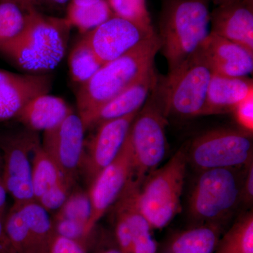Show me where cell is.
Wrapping results in <instances>:
<instances>
[{
	"instance_id": "ab89813d",
	"label": "cell",
	"mask_w": 253,
	"mask_h": 253,
	"mask_svg": "<svg viewBox=\"0 0 253 253\" xmlns=\"http://www.w3.org/2000/svg\"><path fill=\"white\" fill-rule=\"evenodd\" d=\"M71 0H33L35 7L39 5L45 4L49 6H61L66 4L68 1Z\"/></svg>"
},
{
	"instance_id": "7bdbcfd3",
	"label": "cell",
	"mask_w": 253,
	"mask_h": 253,
	"mask_svg": "<svg viewBox=\"0 0 253 253\" xmlns=\"http://www.w3.org/2000/svg\"><path fill=\"white\" fill-rule=\"evenodd\" d=\"M1 169H2V158H1V154H0V174H1Z\"/></svg>"
},
{
	"instance_id": "f1b7e54d",
	"label": "cell",
	"mask_w": 253,
	"mask_h": 253,
	"mask_svg": "<svg viewBox=\"0 0 253 253\" xmlns=\"http://www.w3.org/2000/svg\"><path fill=\"white\" fill-rule=\"evenodd\" d=\"M114 16L154 31L146 0H106Z\"/></svg>"
},
{
	"instance_id": "5b68a950",
	"label": "cell",
	"mask_w": 253,
	"mask_h": 253,
	"mask_svg": "<svg viewBox=\"0 0 253 253\" xmlns=\"http://www.w3.org/2000/svg\"><path fill=\"white\" fill-rule=\"evenodd\" d=\"M189 157L184 148L156 169L136 194V203L151 229L166 227L181 209V196Z\"/></svg>"
},
{
	"instance_id": "9c48e42d",
	"label": "cell",
	"mask_w": 253,
	"mask_h": 253,
	"mask_svg": "<svg viewBox=\"0 0 253 253\" xmlns=\"http://www.w3.org/2000/svg\"><path fill=\"white\" fill-rule=\"evenodd\" d=\"M37 134L26 128L19 134L6 138L1 144V178L16 206L36 201L32 186L31 154L41 142Z\"/></svg>"
},
{
	"instance_id": "e0dca14e",
	"label": "cell",
	"mask_w": 253,
	"mask_h": 253,
	"mask_svg": "<svg viewBox=\"0 0 253 253\" xmlns=\"http://www.w3.org/2000/svg\"><path fill=\"white\" fill-rule=\"evenodd\" d=\"M253 93L252 79L213 73L201 116L233 112L240 103Z\"/></svg>"
},
{
	"instance_id": "d6a6232c",
	"label": "cell",
	"mask_w": 253,
	"mask_h": 253,
	"mask_svg": "<svg viewBox=\"0 0 253 253\" xmlns=\"http://www.w3.org/2000/svg\"><path fill=\"white\" fill-rule=\"evenodd\" d=\"M234 116L243 130L253 134V93L233 111Z\"/></svg>"
},
{
	"instance_id": "f35d334b",
	"label": "cell",
	"mask_w": 253,
	"mask_h": 253,
	"mask_svg": "<svg viewBox=\"0 0 253 253\" xmlns=\"http://www.w3.org/2000/svg\"><path fill=\"white\" fill-rule=\"evenodd\" d=\"M0 1H11L18 4L20 7L22 8L24 11H28L36 9L33 3V0H0Z\"/></svg>"
},
{
	"instance_id": "44dd1931",
	"label": "cell",
	"mask_w": 253,
	"mask_h": 253,
	"mask_svg": "<svg viewBox=\"0 0 253 253\" xmlns=\"http://www.w3.org/2000/svg\"><path fill=\"white\" fill-rule=\"evenodd\" d=\"M113 16L106 0H71L65 18L84 35Z\"/></svg>"
},
{
	"instance_id": "8d00e7d4",
	"label": "cell",
	"mask_w": 253,
	"mask_h": 253,
	"mask_svg": "<svg viewBox=\"0 0 253 253\" xmlns=\"http://www.w3.org/2000/svg\"><path fill=\"white\" fill-rule=\"evenodd\" d=\"M5 216H0V253H16L5 232Z\"/></svg>"
},
{
	"instance_id": "ffe728a7",
	"label": "cell",
	"mask_w": 253,
	"mask_h": 253,
	"mask_svg": "<svg viewBox=\"0 0 253 253\" xmlns=\"http://www.w3.org/2000/svg\"><path fill=\"white\" fill-rule=\"evenodd\" d=\"M139 189L135 184L127 183L120 197L118 212L124 217L130 229L134 253H157L156 242L151 234L152 229L136 203V194Z\"/></svg>"
},
{
	"instance_id": "4dcf8cb0",
	"label": "cell",
	"mask_w": 253,
	"mask_h": 253,
	"mask_svg": "<svg viewBox=\"0 0 253 253\" xmlns=\"http://www.w3.org/2000/svg\"><path fill=\"white\" fill-rule=\"evenodd\" d=\"M73 185L71 182L64 179L46 190L36 201L48 212L58 211L67 199Z\"/></svg>"
},
{
	"instance_id": "5bb4252c",
	"label": "cell",
	"mask_w": 253,
	"mask_h": 253,
	"mask_svg": "<svg viewBox=\"0 0 253 253\" xmlns=\"http://www.w3.org/2000/svg\"><path fill=\"white\" fill-rule=\"evenodd\" d=\"M52 78L0 68V122L16 119L23 108L39 95L48 94Z\"/></svg>"
},
{
	"instance_id": "1f68e13d",
	"label": "cell",
	"mask_w": 253,
	"mask_h": 253,
	"mask_svg": "<svg viewBox=\"0 0 253 253\" xmlns=\"http://www.w3.org/2000/svg\"><path fill=\"white\" fill-rule=\"evenodd\" d=\"M55 234L82 243L89 236L86 224L66 219H52Z\"/></svg>"
},
{
	"instance_id": "52a82bcc",
	"label": "cell",
	"mask_w": 253,
	"mask_h": 253,
	"mask_svg": "<svg viewBox=\"0 0 253 253\" xmlns=\"http://www.w3.org/2000/svg\"><path fill=\"white\" fill-rule=\"evenodd\" d=\"M252 134L243 129L224 128L208 131L193 141L190 160L202 171L249 166L253 159Z\"/></svg>"
},
{
	"instance_id": "6da1fadb",
	"label": "cell",
	"mask_w": 253,
	"mask_h": 253,
	"mask_svg": "<svg viewBox=\"0 0 253 253\" xmlns=\"http://www.w3.org/2000/svg\"><path fill=\"white\" fill-rule=\"evenodd\" d=\"M160 48L155 33L123 56L105 63L89 81L80 85L76 94L78 115L86 130L95 113L105 104L154 69Z\"/></svg>"
},
{
	"instance_id": "7402d4cb",
	"label": "cell",
	"mask_w": 253,
	"mask_h": 253,
	"mask_svg": "<svg viewBox=\"0 0 253 253\" xmlns=\"http://www.w3.org/2000/svg\"><path fill=\"white\" fill-rule=\"evenodd\" d=\"M219 236L220 229L213 224L193 228L172 239L169 253H213Z\"/></svg>"
},
{
	"instance_id": "836d02e7",
	"label": "cell",
	"mask_w": 253,
	"mask_h": 253,
	"mask_svg": "<svg viewBox=\"0 0 253 253\" xmlns=\"http://www.w3.org/2000/svg\"><path fill=\"white\" fill-rule=\"evenodd\" d=\"M117 214L116 234L119 250L122 253H134L132 236L127 222L121 213Z\"/></svg>"
},
{
	"instance_id": "b9f144b4",
	"label": "cell",
	"mask_w": 253,
	"mask_h": 253,
	"mask_svg": "<svg viewBox=\"0 0 253 253\" xmlns=\"http://www.w3.org/2000/svg\"><path fill=\"white\" fill-rule=\"evenodd\" d=\"M213 2L216 5H220L224 3L230 2V1H235V0H212Z\"/></svg>"
},
{
	"instance_id": "d590c367",
	"label": "cell",
	"mask_w": 253,
	"mask_h": 253,
	"mask_svg": "<svg viewBox=\"0 0 253 253\" xmlns=\"http://www.w3.org/2000/svg\"><path fill=\"white\" fill-rule=\"evenodd\" d=\"M241 198L246 202L251 203L253 198V163L249 166L247 173H246V180L244 185L241 190Z\"/></svg>"
},
{
	"instance_id": "9a60e30c",
	"label": "cell",
	"mask_w": 253,
	"mask_h": 253,
	"mask_svg": "<svg viewBox=\"0 0 253 253\" xmlns=\"http://www.w3.org/2000/svg\"><path fill=\"white\" fill-rule=\"evenodd\" d=\"M198 52L213 73L247 77L253 71V50L210 32Z\"/></svg>"
},
{
	"instance_id": "8992f818",
	"label": "cell",
	"mask_w": 253,
	"mask_h": 253,
	"mask_svg": "<svg viewBox=\"0 0 253 253\" xmlns=\"http://www.w3.org/2000/svg\"><path fill=\"white\" fill-rule=\"evenodd\" d=\"M166 117L154 98L140 110L131 124L128 138L132 151L129 182L138 187L162 162L167 150Z\"/></svg>"
},
{
	"instance_id": "4fadbf2b",
	"label": "cell",
	"mask_w": 253,
	"mask_h": 253,
	"mask_svg": "<svg viewBox=\"0 0 253 253\" xmlns=\"http://www.w3.org/2000/svg\"><path fill=\"white\" fill-rule=\"evenodd\" d=\"M139 111L98 126L96 134L84 150L82 166L89 180L92 181L119 154Z\"/></svg>"
},
{
	"instance_id": "3957f363",
	"label": "cell",
	"mask_w": 253,
	"mask_h": 253,
	"mask_svg": "<svg viewBox=\"0 0 253 253\" xmlns=\"http://www.w3.org/2000/svg\"><path fill=\"white\" fill-rule=\"evenodd\" d=\"M210 23L209 0H165L158 37L169 71L197 52Z\"/></svg>"
},
{
	"instance_id": "e575fe53",
	"label": "cell",
	"mask_w": 253,
	"mask_h": 253,
	"mask_svg": "<svg viewBox=\"0 0 253 253\" xmlns=\"http://www.w3.org/2000/svg\"><path fill=\"white\" fill-rule=\"evenodd\" d=\"M47 253H86L83 244L55 234Z\"/></svg>"
},
{
	"instance_id": "484cf974",
	"label": "cell",
	"mask_w": 253,
	"mask_h": 253,
	"mask_svg": "<svg viewBox=\"0 0 253 253\" xmlns=\"http://www.w3.org/2000/svg\"><path fill=\"white\" fill-rule=\"evenodd\" d=\"M213 253H253L252 212L231 226L222 239H219Z\"/></svg>"
},
{
	"instance_id": "4316f807",
	"label": "cell",
	"mask_w": 253,
	"mask_h": 253,
	"mask_svg": "<svg viewBox=\"0 0 253 253\" xmlns=\"http://www.w3.org/2000/svg\"><path fill=\"white\" fill-rule=\"evenodd\" d=\"M5 232L16 253H38L22 213L13 205L4 220Z\"/></svg>"
},
{
	"instance_id": "8fae6325",
	"label": "cell",
	"mask_w": 253,
	"mask_h": 253,
	"mask_svg": "<svg viewBox=\"0 0 253 253\" xmlns=\"http://www.w3.org/2000/svg\"><path fill=\"white\" fill-rule=\"evenodd\" d=\"M132 169V151L127 135L118 156L91 181L87 191L91 206L86 226L88 234H90L106 211L120 199L130 180Z\"/></svg>"
},
{
	"instance_id": "7c38bea8",
	"label": "cell",
	"mask_w": 253,
	"mask_h": 253,
	"mask_svg": "<svg viewBox=\"0 0 253 253\" xmlns=\"http://www.w3.org/2000/svg\"><path fill=\"white\" fill-rule=\"evenodd\" d=\"M155 33L113 15L84 36L104 65L123 56Z\"/></svg>"
},
{
	"instance_id": "f546056e",
	"label": "cell",
	"mask_w": 253,
	"mask_h": 253,
	"mask_svg": "<svg viewBox=\"0 0 253 253\" xmlns=\"http://www.w3.org/2000/svg\"><path fill=\"white\" fill-rule=\"evenodd\" d=\"M91 212L90 199L87 191L74 190L71 191L64 204L58 210L54 219H71L84 223L87 226Z\"/></svg>"
},
{
	"instance_id": "7a4b0ae2",
	"label": "cell",
	"mask_w": 253,
	"mask_h": 253,
	"mask_svg": "<svg viewBox=\"0 0 253 253\" xmlns=\"http://www.w3.org/2000/svg\"><path fill=\"white\" fill-rule=\"evenodd\" d=\"M71 26L66 18L28 11L26 26L14 41L0 48V56L31 74L54 70L66 54Z\"/></svg>"
},
{
	"instance_id": "83f0119b",
	"label": "cell",
	"mask_w": 253,
	"mask_h": 253,
	"mask_svg": "<svg viewBox=\"0 0 253 253\" xmlns=\"http://www.w3.org/2000/svg\"><path fill=\"white\" fill-rule=\"evenodd\" d=\"M27 11L11 1H0V48L19 36L26 26Z\"/></svg>"
},
{
	"instance_id": "ac0fdd59",
	"label": "cell",
	"mask_w": 253,
	"mask_h": 253,
	"mask_svg": "<svg viewBox=\"0 0 253 253\" xmlns=\"http://www.w3.org/2000/svg\"><path fill=\"white\" fill-rule=\"evenodd\" d=\"M157 81L154 68L140 81L105 104L91 118L89 128L140 111L154 90Z\"/></svg>"
},
{
	"instance_id": "2e32d148",
	"label": "cell",
	"mask_w": 253,
	"mask_h": 253,
	"mask_svg": "<svg viewBox=\"0 0 253 253\" xmlns=\"http://www.w3.org/2000/svg\"><path fill=\"white\" fill-rule=\"evenodd\" d=\"M211 32L253 50V0L218 5L211 14Z\"/></svg>"
},
{
	"instance_id": "ba28073f",
	"label": "cell",
	"mask_w": 253,
	"mask_h": 253,
	"mask_svg": "<svg viewBox=\"0 0 253 253\" xmlns=\"http://www.w3.org/2000/svg\"><path fill=\"white\" fill-rule=\"evenodd\" d=\"M234 168L202 171L189 200V212L199 221L219 220L230 213L241 199L242 186Z\"/></svg>"
},
{
	"instance_id": "60d3db41",
	"label": "cell",
	"mask_w": 253,
	"mask_h": 253,
	"mask_svg": "<svg viewBox=\"0 0 253 253\" xmlns=\"http://www.w3.org/2000/svg\"><path fill=\"white\" fill-rule=\"evenodd\" d=\"M99 253H122L119 249H109L104 250Z\"/></svg>"
},
{
	"instance_id": "603a6c76",
	"label": "cell",
	"mask_w": 253,
	"mask_h": 253,
	"mask_svg": "<svg viewBox=\"0 0 253 253\" xmlns=\"http://www.w3.org/2000/svg\"><path fill=\"white\" fill-rule=\"evenodd\" d=\"M22 213L38 253H47L55 235L53 221L49 212L37 201L16 206Z\"/></svg>"
},
{
	"instance_id": "cb8c5ba5",
	"label": "cell",
	"mask_w": 253,
	"mask_h": 253,
	"mask_svg": "<svg viewBox=\"0 0 253 253\" xmlns=\"http://www.w3.org/2000/svg\"><path fill=\"white\" fill-rule=\"evenodd\" d=\"M64 179L67 180L57 165L42 149L41 143H38L33 149L32 159V186L35 200Z\"/></svg>"
},
{
	"instance_id": "d6986e66",
	"label": "cell",
	"mask_w": 253,
	"mask_h": 253,
	"mask_svg": "<svg viewBox=\"0 0 253 253\" xmlns=\"http://www.w3.org/2000/svg\"><path fill=\"white\" fill-rule=\"evenodd\" d=\"M72 113L64 99L48 93L31 100L16 119L30 130L44 132L57 126Z\"/></svg>"
},
{
	"instance_id": "74e56055",
	"label": "cell",
	"mask_w": 253,
	"mask_h": 253,
	"mask_svg": "<svg viewBox=\"0 0 253 253\" xmlns=\"http://www.w3.org/2000/svg\"><path fill=\"white\" fill-rule=\"evenodd\" d=\"M7 194L8 192L3 182L1 174H0V216H5Z\"/></svg>"
},
{
	"instance_id": "30bf717a",
	"label": "cell",
	"mask_w": 253,
	"mask_h": 253,
	"mask_svg": "<svg viewBox=\"0 0 253 253\" xmlns=\"http://www.w3.org/2000/svg\"><path fill=\"white\" fill-rule=\"evenodd\" d=\"M85 131L81 118L73 112L57 126L43 132L42 147L73 184L83 166Z\"/></svg>"
},
{
	"instance_id": "277c9868",
	"label": "cell",
	"mask_w": 253,
	"mask_h": 253,
	"mask_svg": "<svg viewBox=\"0 0 253 253\" xmlns=\"http://www.w3.org/2000/svg\"><path fill=\"white\" fill-rule=\"evenodd\" d=\"M212 70L196 52L156 83L151 95L164 116H201Z\"/></svg>"
},
{
	"instance_id": "d4e9b609",
	"label": "cell",
	"mask_w": 253,
	"mask_h": 253,
	"mask_svg": "<svg viewBox=\"0 0 253 253\" xmlns=\"http://www.w3.org/2000/svg\"><path fill=\"white\" fill-rule=\"evenodd\" d=\"M102 66L87 40L83 36L73 46L68 57V67L71 79L75 83L81 85L89 81Z\"/></svg>"
}]
</instances>
